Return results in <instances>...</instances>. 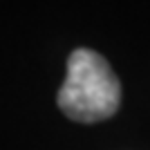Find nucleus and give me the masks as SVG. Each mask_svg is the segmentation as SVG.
Listing matches in <instances>:
<instances>
[{"label": "nucleus", "mask_w": 150, "mask_h": 150, "mask_svg": "<svg viewBox=\"0 0 150 150\" xmlns=\"http://www.w3.org/2000/svg\"><path fill=\"white\" fill-rule=\"evenodd\" d=\"M58 110L79 123H99L117 114L121 81L99 52L79 47L67 58V76L56 96Z\"/></svg>", "instance_id": "obj_1"}]
</instances>
